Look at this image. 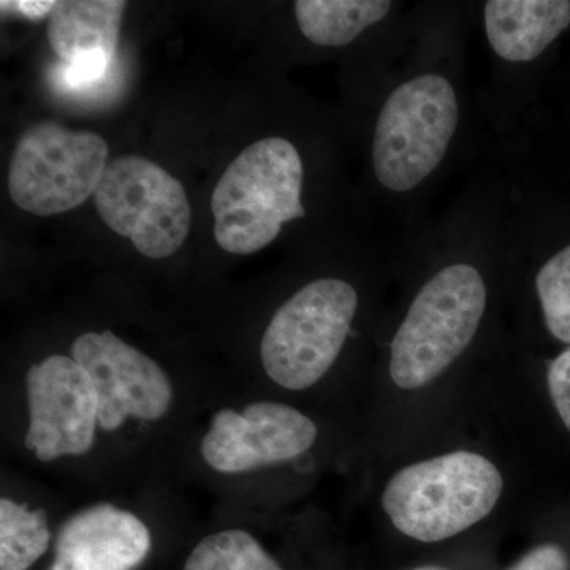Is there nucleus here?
<instances>
[{
	"label": "nucleus",
	"instance_id": "1",
	"mask_svg": "<svg viewBox=\"0 0 570 570\" xmlns=\"http://www.w3.org/2000/svg\"><path fill=\"white\" fill-rule=\"evenodd\" d=\"M302 157L291 141L268 137L247 146L214 187L217 245L249 255L275 242L288 220L305 217Z\"/></svg>",
	"mask_w": 570,
	"mask_h": 570
},
{
	"label": "nucleus",
	"instance_id": "2",
	"mask_svg": "<svg viewBox=\"0 0 570 570\" xmlns=\"http://www.w3.org/2000/svg\"><path fill=\"white\" fill-rule=\"evenodd\" d=\"M504 480L485 456L453 452L401 469L382 505L397 531L420 542H441L490 515Z\"/></svg>",
	"mask_w": 570,
	"mask_h": 570
},
{
	"label": "nucleus",
	"instance_id": "3",
	"mask_svg": "<svg viewBox=\"0 0 570 570\" xmlns=\"http://www.w3.org/2000/svg\"><path fill=\"white\" fill-rule=\"evenodd\" d=\"M485 307V281L474 266H445L431 277L390 347V374L397 387L422 389L441 376L474 340Z\"/></svg>",
	"mask_w": 570,
	"mask_h": 570
},
{
	"label": "nucleus",
	"instance_id": "4",
	"mask_svg": "<svg viewBox=\"0 0 570 570\" xmlns=\"http://www.w3.org/2000/svg\"><path fill=\"white\" fill-rule=\"evenodd\" d=\"M459 119L455 89L442 75H420L397 86L374 130L377 181L393 193H409L425 181L448 154Z\"/></svg>",
	"mask_w": 570,
	"mask_h": 570
},
{
	"label": "nucleus",
	"instance_id": "5",
	"mask_svg": "<svg viewBox=\"0 0 570 570\" xmlns=\"http://www.w3.org/2000/svg\"><path fill=\"white\" fill-rule=\"evenodd\" d=\"M358 295L346 281L317 279L276 311L261 343L265 373L287 390H306L328 373L341 354Z\"/></svg>",
	"mask_w": 570,
	"mask_h": 570
},
{
	"label": "nucleus",
	"instance_id": "6",
	"mask_svg": "<svg viewBox=\"0 0 570 570\" xmlns=\"http://www.w3.org/2000/svg\"><path fill=\"white\" fill-rule=\"evenodd\" d=\"M108 164L100 135L52 121L36 124L21 135L11 157V200L36 216L70 212L96 195Z\"/></svg>",
	"mask_w": 570,
	"mask_h": 570
},
{
	"label": "nucleus",
	"instance_id": "7",
	"mask_svg": "<svg viewBox=\"0 0 570 570\" xmlns=\"http://www.w3.org/2000/svg\"><path fill=\"white\" fill-rule=\"evenodd\" d=\"M94 200L104 223L154 261L174 255L193 225L183 184L140 156L111 160Z\"/></svg>",
	"mask_w": 570,
	"mask_h": 570
},
{
	"label": "nucleus",
	"instance_id": "8",
	"mask_svg": "<svg viewBox=\"0 0 570 570\" xmlns=\"http://www.w3.org/2000/svg\"><path fill=\"white\" fill-rule=\"evenodd\" d=\"M26 448L41 463L80 456L96 442L99 397L88 371L71 356L51 355L29 367Z\"/></svg>",
	"mask_w": 570,
	"mask_h": 570
},
{
	"label": "nucleus",
	"instance_id": "9",
	"mask_svg": "<svg viewBox=\"0 0 570 570\" xmlns=\"http://www.w3.org/2000/svg\"><path fill=\"white\" fill-rule=\"evenodd\" d=\"M70 354L92 379L105 431L118 430L130 417L156 422L170 411L174 385L163 367L110 330L78 336Z\"/></svg>",
	"mask_w": 570,
	"mask_h": 570
},
{
	"label": "nucleus",
	"instance_id": "10",
	"mask_svg": "<svg viewBox=\"0 0 570 570\" xmlns=\"http://www.w3.org/2000/svg\"><path fill=\"white\" fill-rule=\"evenodd\" d=\"M317 438V426L287 404L258 401L243 412L223 409L202 441V456L214 471L242 474L303 455Z\"/></svg>",
	"mask_w": 570,
	"mask_h": 570
},
{
	"label": "nucleus",
	"instance_id": "11",
	"mask_svg": "<svg viewBox=\"0 0 570 570\" xmlns=\"http://www.w3.org/2000/svg\"><path fill=\"white\" fill-rule=\"evenodd\" d=\"M127 3L121 0H63L48 21V40L62 59L59 80L67 89L91 88L110 70Z\"/></svg>",
	"mask_w": 570,
	"mask_h": 570
},
{
	"label": "nucleus",
	"instance_id": "12",
	"mask_svg": "<svg viewBox=\"0 0 570 570\" xmlns=\"http://www.w3.org/2000/svg\"><path fill=\"white\" fill-rule=\"evenodd\" d=\"M151 550V534L137 515L97 504L67 520L50 570H134Z\"/></svg>",
	"mask_w": 570,
	"mask_h": 570
},
{
	"label": "nucleus",
	"instance_id": "13",
	"mask_svg": "<svg viewBox=\"0 0 570 570\" xmlns=\"http://www.w3.org/2000/svg\"><path fill=\"white\" fill-rule=\"evenodd\" d=\"M570 26L566 0H491L485 3L487 37L499 58L530 62Z\"/></svg>",
	"mask_w": 570,
	"mask_h": 570
},
{
	"label": "nucleus",
	"instance_id": "14",
	"mask_svg": "<svg viewBox=\"0 0 570 570\" xmlns=\"http://www.w3.org/2000/svg\"><path fill=\"white\" fill-rule=\"evenodd\" d=\"M295 17L299 31L321 47H344L370 26L387 17V0H298Z\"/></svg>",
	"mask_w": 570,
	"mask_h": 570
},
{
	"label": "nucleus",
	"instance_id": "15",
	"mask_svg": "<svg viewBox=\"0 0 570 570\" xmlns=\"http://www.w3.org/2000/svg\"><path fill=\"white\" fill-rule=\"evenodd\" d=\"M51 532L43 509L0 499V570H28L43 557Z\"/></svg>",
	"mask_w": 570,
	"mask_h": 570
},
{
	"label": "nucleus",
	"instance_id": "16",
	"mask_svg": "<svg viewBox=\"0 0 570 570\" xmlns=\"http://www.w3.org/2000/svg\"><path fill=\"white\" fill-rule=\"evenodd\" d=\"M183 570H284L243 530L219 531L197 543Z\"/></svg>",
	"mask_w": 570,
	"mask_h": 570
},
{
	"label": "nucleus",
	"instance_id": "17",
	"mask_svg": "<svg viewBox=\"0 0 570 570\" xmlns=\"http://www.w3.org/2000/svg\"><path fill=\"white\" fill-rule=\"evenodd\" d=\"M535 288L551 336L570 346V245L539 269Z\"/></svg>",
	"mask_w": 570,
	"mask_h": 570
},
{
	"label": "nucleus",
	"instance_id": "18",
	"mask_svg": "<svg viewBox=\"0 0 570 570\" xmlns=\"http://www.w3.org/2000/svg\"><path fill=\"white\" fill-rule=\"evenodd\" d=\"M547 382L553 406L570 433V346L551 362Z\"/></svg>",
	"mask_w": 570,
	"mask_h": 570
},
{
	"label": "nucleus",
	"instance_id": "19",
	"mask_svg": "<svg viewBox=\"0 0 570 570\" xmlns=\"http://www.w3.org/2000/svg\"><path fill=\"white\" fill-rule=\"evenodd\" d=\"M569 557L558 543H542L528 551L509 570H569Z\"/></svg>",
	"mask_w": 570,
	"mask_h": 570
},
{
	"label": "nucleus",
	"instance_id": "20",
	"mask_svg": "<svg viewBox=\"0 0 570 570\" xmlns=\"http://www.w3.org/2000/svg\"><path fill=\"white\" fill-rule=\"evenodd\" d=\"M58 2H45V0H20V2H2V10H13L22 14L26 20L40 21L50 17Z\"/></svg>",
	"mask_w": 570,
	"mask_h": 570
},
{
	"label": "nucleus",
	"instance_id": "21",
	"mask_svg": "<svg viewBox=\"0 0 570 570\" xmlns=\"http://www.w3.org/2000/svg\"><path fill=\"white\" fill-rule=\"evenodd\" d=\"M411 570H449L445 568H439V566H422V568H415Z\"/></svg>",
	"mask_w": 570,
	"mask_h": 570
}]
</instances>
